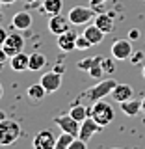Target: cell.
<instances>
[{"mask_svg":"<svg viewBox=\"0 0 145 149\" xmlns=\"http://www.w3.org/2000/svg\"><path fill=\"white\" fill-rule=\"evenodd\" d=\"M101 129H102V127H101V125H99V123H97V121H95V119H93L91 116H89V118H86V119H84L82 123H80L78 138H82L84 142H87V140H89L91 136H95V134L99 132Z\"/></svg>","mask_w":145,"mask_h":149,"instance_id":"8","label":"cell"},{"mask_svg":"<svg viewBox=\"0 0 145 149\" xmlns=\"http://www.w3.org/2000/svg\"><path fill=\"white\" fill-rule=\"evenodd\" d=\"M69 19H65L63 15H52L50 17V21H49V30H50V34H54L56 37H58L60 34H63V32H67L69 30Z\"/></svg>","mask_w":145,"mask_h":149,"instance_id":"11","label":"cell"},{"mask_svg":"<svg viewBox=\"0 0 145 149\" xmlns=\"http://www.w3.org/2000/svg\"><path fill=\"white\" fill-rule=\"evenodd\" d=\"M142 77L145 78V65H143V69H142Z\"/></svg>","mask_w":145,"mask_h":149,"instance_id":"40","label":"cell"},{"mask_svg":"<svg viewBox=\"0 0 145 149\" xmlns=\"http://www.w3.org/2000/svg\"><path fill=\"white\" fill-rule=\"evenodd\" d=\"M128 39H130V41H136V39H139V30H136V28L128 30Z\"/></svg>","mask_w":145,"mask_h":149,"instance_id":"32","label":"cell"},{"mask_svg":"<svg viewBox=\"0 0 145 149\" xmlns=\"http://www.w3.org/2000/svg\"><path fill=\"white\" fill-rule=\"evenodd\" d=\"M89 2H91V6H93V8H99V6H101V4H104V2H108V0H89Z\"/></svg>","mask_w":145,"mask_h":149,"instance_id":"35","label":"cell"},{"mask_svg":"<svg viewBox=\"0 0 145 149\" xmlns=\"http://www.w3.org/2000/svg\"><path fill=\"white\" fill-rule=\"evenodd\" d=\"M115 86H117V82H115L114 78H102V80H99V84L91 86L89 90L84 93V97H86V99L93 104V102L104 99L106 95H112V91H114Z\"/></svg>","mask_w":145,"mask_h":149,"instance_id":"2","label":"cell"},{"mask_svg":"<svg viewBox=\"0 0 145 149\" xmlns=\"http://www.w3.org/2000/svg\"><path fill=\"white\" fill-rule=\"evenodd\" d=\"M84 36H86L87 39L91 41V45H99L101 41L104 39V36H106V34H104V32H102L97 24H91V26H87L86 30H84Z\"/></svg>","mask_w":145,"mask_h":149,"instance_id":"18","label":"cell"},{"mask_svg":"<svg viewBox=\"0 0 145 149\" xmlns=\"http://www.w3.org/2000/svg\"><path fill=\"white\" fill-rule=\"evenodd\" d=\"M102 58H104V56H91V58H84V60H80V62L76 63V67L82 69V71H89L91 67L102 63Z\"/></svg>","mask_w":145,"mask_h":149,"instance_id":"23","label":"cell"},{"mask_svg":"<svg viewBox=\"0 0 145 149\" xmlns=\"http://www.w3.org/2000/svg\"><path fill=\"white\" fill-rule=\"evenodd\" d=\"M54 123L58 125L63 132L73 134V136H78V130H80V121H76L71 114H62V116H56Z\"/></svg>","mask_w":145,"mask_h":149,"instance_id":"6","label":"cell"},{"mask_svg":"<svg viewBox=\"0 0 145 149\" xmlns=\"http://www.w3.org/2000/svg\"><path fill=\"white\" fill-rule=\"evenodd\" d=\"M76 34L71 30L63 32V34L58 36V49H62L63 52H71V50L76 49Z\"/></svg>","mask_w":145,"mask_h":149,"instance_id":"12","label":"cell"},{"mask_svg":"<svg viewBox=\"0 0 145 149\" xmlns=\"http://www.w3.org/2000/svg\"><path fill=\"white\" fill-rule=\"evenodd\" d=\"M2 119H6V114H4V112H0V121Z\"/></svg>","mask_w":145,"mask_h":149,"instance_id":"38","label":"cell"},{"mask_svg":"<svg viewBox=\"0 0 145 149\" xmlns=\"http://www.w3.org/2000/svg\"><path fill=\"white\" fill-rule=\"evenodd\" d=\"M22 130L21 123L15 119H2L0 121V146H11L21 138Z\"/></svg>","mask_w":145,"mask_h":149,"instance_id":"1","label":"cell"},{"mask_svg":"<svg viewBox=\"0 0 145 149\" xmlns=\"http://www.w3.org/2000/svg\"><path fill=\"white\" fill-rule=\"evenodd\" d=\"M76 138V136H73V134H67V132H63V134H60L58 138H56V146L54 149H69V146H71V142Z\"/></svg>","mask_w":145,"mask_h":149,"instance_id":"24","label":"cell"},{"mask_svg":"<svg viewBox=\"0 0 145 149\" xmlns=\"http://www.w3.org/2000/svg\"><path fill=\"white\" fill-rule=\"evenodd\" d=\"M9 67L17 73H22V71H28L30 69V54L26 52H19L15 56L9 58Z\"/></svg>","mask_w":145,"mask_h":149,"instance_id":"13","label":"cell"},{"mask_svg":"<svg viewBox=\"0 0 145 149\" xmlns=\"http://www.w3.org/2000/svg\"><path fill=\"white\" fill-rule=\"evenodd\" d=\"M142 112H143V114H145V97H143V99H142Z\"/></svg>","mask_w":145,"mask_h":149,"instance_id":"37","label":"cell"},{"mask_svg":"<svg viewBox=\"0 0 145 149\" xmlns=\"http://www.w3.org/2000/svg\"><path fill=\"white\" fill-rule=\"evenodd\" d=\"M69 114H71L76 121H80V123H82L86 118H89V116H91V108H86V106L80 104V102H74V104H71Z\"/></svg>","mask_w":145,"mask_h":149,"instance_id":"20","label":"cell"},{"mask_svg":"<svg viewBox=\"0 0 145 149\" xmlns=\"http://www.w3.org/2000/svg\"><path fill=\"white\" fill-rule=\"evenodd\" d=\"M24 2H26V8L32 9V8H41L43 0H24Z\"/></svg>","mask_w":145,"mask_h":149,"instance_id":"30","label":"cell"},{"mask_svg":"<svg viewBox=\"0 0 145 149\" xmlns=\"http://www.w3.org/2000/svg\"><path fill=\"white\" fill-rule=\"evenodd\" d=\"M132 43L130 39H117L112 45V56L114 60H128L132 56Z\"/></svg>","mask_w":145,"mask_h":149,"instance_id":"7","label":"cell"},{"mask_svg":"<svg viewBox=\"0 0 145 149\" xmlns=\"http://www.w3.org/2000/svg\"><path fill=\"white\" fill-rule=\"evenodd\" d=\"M91 118L101 125V127H106L114 121V108L112 104H108L104 99L97 101L91 104Z\"/></svg>","mask_w":145,"mask_h":149,"instance_id":"3","label":"cell"},{"mask_svg":"<svg viewBox=\"0 0 145 149\" xmlns=\"http://www.w3.org/2000/svg\"><path fill=\"white\" fill-rule=\"evenodd\" d=\"M6 37H8V30L4 28L2 24H0V47L4 45V41H6Z\"/></svg>","mask_w":145,"mask_h":149,"instance_id":"33","label":"cell"},{"mask_svg":"<svg viewBox=\"0 0 145 149\" xmlns=\"http://www.w3.org/2000/svg\"><path fill=\"white\" fill-rule=\"evenodd\" d=\"M2 6H4V4H2V2H0V11H2Z\"/></svg>","mask_w":145,"mask_h":149,"instance_id":"42","label":"cell"},{"mask_svg":"<svg viewBox=\"0 0 145 149\" xmlns=\"http://www.w3.org/2000/svg\"><path fill=\"white\" fill-rule=\"evenodd\" d=\"M0 2H2V4H4V6H9V4H15V2H17V0H0Z\"/></svg>","mask_w":145,"mask_h":149,"instance_id":"36","label":"cell"},{"mask_svg":"<svg viewBox=\"0 0 145 149\" xmlns=\"http://www.w3.org/2000/svg\"><path fill=\"white\" fill-rule=\"evenodd\" d=\"M46 65V56L43 52H32L30 54V71H41Z\"/></svg>","mask_w":145,"mask_h":149,"instance_id":"21","label":"cell"},{"mask_svg":"<svg viewBox=\"0 0 145 149\" xmlns=\"http://www.w3.org/2000/svg\"><path fill=\"white\" fill-rule=\"evenodd\" d=\"M130 62H132L134 65H138V63H142L143 62V58H145V52L143 50H136V52H132V56H130Z\"/></svg>","mask_w":145,"mask_h":149,"instance_id":"29","label":"cell"},{"mask_svg":"<svg viewBox=\"0 0 145 149\" xmlns=\"http://www.w3.org/2000/svg\"><path fill=\"white\" fill-rule=\"evenodd\" d=\"M112 149H121V147H112Z\"/></svg>","mask_w":145,"mask_h":149,"instance_id":"43","label":"cell"},{"mask_svg":"<svg viewBox=\"0 0 145 149\" xmlns=\"http://www.w3.org/2000/svg\"><path fill=\"white\" fill-rule=\"evenodd\" d=\"M56 136L50 130H39L34 138V149H54Z\"/></svg>","mask_w":145,"mask_h":149,"instance_id":"10","label":"cell"},{"mask_svg":"<svg viewBox=\"0 0 145 149\" xmlns=\"http://www.w3.org/2000/svg\"><path fill=\"white\" fill-rule=\"evenodd\" d=\"M95 24L99 26L104 34H110V32L114 30V13H97Z\"/></svg>","mask_w":145,"mask_h":149,"instance_id":"16","label":"cell"},{"mask_svg":"<svg viewBox=\"0 0 145 149\" xmlns=\"http://www.w3.org/2000/svg\"><path fill=\"white\" fill-rule=\"evenodd\" d=\"M0 24H2V11H0Z\"/></svg>","mask_w":145,"mask_h":149,"instance_id":"41","label":"cell"},{"mask_svg":"<svg viewBox=\"0 0 145 149\" xmlns=\"http://www.w3.org/2000/svg\"><path fill=\"white\" fill-rule=\"evenodd\" d=\"M89 47H93V45H91V41L87 39L84 34L76 37V49H78V50H86V49H89Z\"/></svg>","mask_w":145,"mask_h":149,"instance_id":"26","label":"cell"},{"mask_svg":"<svg viewBox=\"0 0 145 149\" xmlns=\"http://www.w3.org/2000/svg\"><path fill=\"white\" fill-rule=\"evenodd\" d=\"M41 86L46 90V93H54L62 86V74L58 71H49L41 77Z\"/></svg>","mask_w":145,"mask_h":149,"instance_id":"9","label":"cell"},{"mask_svg":"<svg viewBox=\"0 0 145 149\" xmlns=\"http://www.w3.org/2000/svg\"><path fill=\"white\" fill-rule=\"evenodd\" d=\"M95 15L97 13L93 11L91 8L74 6V8H71V11H69V21H71L73 24H87Z\"/></svg>","mask_w":145,"mask_h":149,"instance_id":"5","label":"cell"},{"mask_svg":"<svg viewBox=\"0 0 145 149\" xmlns=\"http://www.w3.org/2000/svg\"><path fill=\"white\" fill-rule=\"evenodd\" d=\"M121 112H123L125 116H130V118H134V116H138L139 112H142V101L128 99V101L121 102Z\"/></svg>","mask_w":145,"mask_h":149,"instance_id":"17","label":"cell"},{"mask_svg":"<svg viewBox=\"0 0 145 149\" xmlns=\"http://www.w3.org/2000/svg\"><path fill=\"white\" fill-rule=\"evenodd\" d=\"M2 49L6 50V54L11 58V56H15L19 52H22V49H24V37H22L19 32H13V34H8L6 41H4Z\"/></svg>","mask_w":145,"mask_h":149,"instance_id":"4","label":"cell"},{"mask_svg":"<svg viewBox=\"0 0 145 149\" xmlns=\"http://www.w3.org/2000/svg\"><path fill=\"white\" fill-rule=\"evenodd\" d=\"M11 26L15 30H28L32 26V15H30V9H22V11H17L11 19Z\"/></svg>","mask_w":145,"mask_h":149,"instance_id":"14","label":"cell"},{"mask_svg":"<svg viewBox=\"0 0 145 149\" xmlns=\"http://www.w3.org/2000/svg\"><path fill=\"white\" fill-rule=\"evenodd\" d=\"M2 93H4V90H2V84H0V99H2Z\"/></svg>","mask_w":145,"mask_h":149,"instance_id":"39","label":"cell"},{"mask_svg":"<svg viewBox=\"0 0 145 149\" xmlns=\"http://www.w3.org/2000/svg\"><path fill=\"white\" fill-rule=\"evenodd\" d=\"M102 69H104L106 74H114L115 62H114V60H110V58H102Z\"/></svg>","mask_w":145,"mask_h":149,"instance_id":"27","label":"cell"},{"mask_svg":"<svg viewBox=\"0 0 145 149\" xmlns=\"http://www.w3.org/2000/svg\"><path fill=\"white\" fill-rule=\"evenodd\" d=\"M87 74H89L91 78H97V80H102V77H104V69H102V63L99 65H95V67H91L89 71H87Z\"/></svg>","mask_w":145,"mask_h":149,"instance_id":"25","label":"cell"},{"mask_svg":"<svg viewBox=\"0 0 145 149\" xmlns=\"http://www.w3.org/2000/svg\"><path fill=\"white\" fill-rule=\"evenodd\" d=\"M132 95H134V90H132L130 84H117V86L114 88V91H112V99L117 101L119 104L125 102V101H128V99H132Z\"/></svg>","mask_w":145,"mask_h":149,"instance_id":"15","label":"cell"},{"mask_svg":"<svg viewBox=\"0 0 145 149\" xmlns=\"http://www.w3.org/2000/svg\"><path fill=\"white\" fill-rule=\"evenodd\" d=\"M69 149H87V146H86V142H84L82 138H74L73 142H71V146H69Z\"/></svg>","mask_w":145,"mask_h":149,"instance_id":"28","label":"cell"},{"mask_svg":"<svg viewBox=\"0 0 145 149\" xmlns=\"http://www.w3.org/2000/svg\"><path fill=\"white\" fill-rule=\"evenodd\" d=\"M62 8H63V0H43V4H41V9L50 17L62 13Z\"/></svg>","mask_w":145,"mask_h":149,"instance_id":"19","label":"cell"},{"mask_svg":"<svg viewBox=\"0 0 145 149\" xmlns=\"http://www.w3.org/2000/svg\"><path fill=\"white\" fill-rule=\"evenodd\" d=\"M6 62H9V56L6 54V50H4L2 47H0V67H2V65L6 63Z\"/></svg>","mask_w":145,"mask_h":149,"instance_id":"31","label":"cell"},{"mask_svg":"<svg viewBox=\"0 0 145 149\" xmlns=\"http://www.w3.org/2000/svg\"><path fill=\"white\" fill-rule=\"evenodd\" d=\"M26 95L30 97L32 101H41V99H45L46 90L41 86V82H39V84H32V86L26 90Z\"/></svg>","mask_w":145,"mask_h":149,"instance_id":"22","label":"cell"},{"mask_svg":"<svg viewBox=\"0 0 145 149\" xmlns=\"http://www.w3.org/2000/svg\"><path fill=\"white\" fill-rule=\"evenodd\" d=\"M54 71H58L60 74H63V71H65V65H63V62H60V65L56 63V67H54Z\"/></svg>","mask_w":145,"mask_h":149,"instance_id":"34","label":"cell"}]
</instances>
